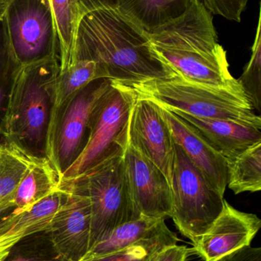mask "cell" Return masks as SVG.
I'll use <instances>...</instances> for the list:
<instances>
[{"mask_svg": "<svg viewBox=\"0 0 261 261\" xmlns=\"http://www.w3.org/2000/svg\"><path fill=\"white\" fill-rule=\"evenodd\" d=\"M63 191L64 200L54 216L50 231L54 245L63 257L81 261L90 248V199L80 192Z\"/></svg>", "mask_w": 261, "mask_h": 261, "instance_id": "obj_13", "label": "cell"}, {"mask_svg": "<svg viewBox=\"0 0 261 261\" xmlns=\"http://www.w3.org/2000/svg\"><path fill=\"white\" fill-rule=\"evenodd\" d=\"M78 60L93 61L105 79L124 85L174 75L153 50L150 34L117 7L83 14L75 41Z\"/></svg>", "mask_w": 261, "mask_h": 261, "instance_id": "obj_1", "label": "cell"}, {"mask_svg": "<svg viewBox=\"0 0 261 261\" xmlns=\"http://www.w3.org/2000/svg\"><path fill=\"white\" fill-rule=\"evenodd\" d=\"M59 46L60 72L75 62V41L84 12L81 0H49Z\"/></svg>", "mask_w": 261, "mask_h": 261, "instance_id": "obj_21", "label": "cell"}, {"mask_svg": "<svg viewBox=\"0 0 261 261\" xmlns=\"http://www.w3.org/2000/svg\"><path fill=\"white\" fill-rule=\"evenodd\" d=\"M168 228L165 219L142 216L115 228L104 240L93 245L81 261H91L151 239Z\"/></svg>", "mask_w": 261, "mask_h": 261, "instance_id": "obj_19", "label": "cell"}, {"mask_svg": "<svg viewBox=\"0 0 261 261\" xmlns=\"http://www.w3.org/2000/svg\"><path fill=\"white\" fill-rule=\"evenodd\" d=\"M12 208H0V216H3V215L5 214V213H6V212L9 211V210H12Z\"/></svg>", "mask_w": 261, "mask_h": 261, "instance_id": "obj_33", "label": "cell"}, {"mask_svg": "<svg viewBox=\"0 0 261 261\" xmlns=\"http://www.w3.org/2000/svg\"><path fill=\"white\" fill-rule=\"evenodd\" d=\"M250 0H202L207 10L229 21L241 22L243 12Z\"/></svg>", "mask_w": 261, "mask_h": 261, "instance_id": "obj_27", "label": "cell"}, {"mask_svg": "<svg viewBox=\"0 0 261 261\" xmlns=\"http://www.w3.org/2000/svg\"><path fill=\"white\" fill-rule=\"evenodd\" d=\"M191 249L186 246L170 245L156 253L151 261H185Z\"/></svg>", "mask_w": 261, "mask_h": 261, "instance_id": "obj_28", "label": "cell"}, {"mask_svg": "<svg viewBox=\"0 0 261 261\" xmlns=\"http://www.w3.org/2000/svg\"><path fill=\"white\" fill-rule=\"evenodd\" d=\"M64 192L58 190L37 202L27 211L12 210L0 220V257L6 260L12 248L26 237L50 231L54 216L64 200Z\"/></svg>", "mask_w": 261, "mask_h": 261, "instance_id": "obj_15", "label": "cell"}, {"mask_svg": "<svg viewBox=\"0 0 261 261\" xmlns=\"http://www.w3.org/2000/svg\"><path fill=\"white\" fill-rule=\"evenodd\" d=\"M9 261H64L60 260H44V259H35L27 258V257H21V256H17L15 258L12 259Z\"/></svg>", "mask_w": 261, "mask_h": 261, "instance_id": "obj_31", "label": "cell"}, {"mask_svg": "<svg viewBox=\"0 0 261 261\" xmlns=\"http://www.w3.org/2000/svg\"><path fill=\"white\" fill-rule=\"evenodd\" d=\"M0 138V208L14 207V197L29 166L35 159Z\"/></svg>", "mask_w": 261, "mask_h": 261, "instance_id": "obj_22", "label": "cell"}, {"mask_svg": "<svg viewBox=\"0 0 261 261\" xmlns=\"http://www.w3.org/2000/svg\"><path fill=\"white\" fill-rule=\"evenodd\" d=\"M59 73L58 58L15 69L2 138L25 154L48 158V138Z\"/></svg>", "mask_w": 261, "mask_h": 261, "instance_id": "obj_3", "label": "cell"}, {"mask_svg": "<svg viewBox=\"0 0 261 261\" xmlns=\"http://www.w3.org/2000/svg\"><path fill=\"white\" fill-rule=\"evenodd\" d=\"M171 111V110H170ZM197 128L227 161L261 141V125L224 119H205L172 111Z\"/></svg>", "mask_w": 261, "mask_h": 261, "instance_id": "obj_16", "label": "cell"}, {"mask_svg": "<svg viewBox=\"0 0 261 261\" xmlns=\"http://www.w3.org/2000/svg\"><path fill=\"white\" fill-rule=\"evenodd\" d=\"M228 163L227 186L234 194L261 190V141L251 146Z\"/></svg>", "mask_w": 261, "mask_h": 261, "instance_id": "obj_23", "label": "cell"}, {"mask_svg": "<svg viewBox=\"0 0 261 261\" xmlns=\"http://www.w3.org/2000/svg\"><path fill=\"white\" fill-rule=\"evenodd\" d=\"M6 1H7V0H0V22H1L2 20H3V15H4Z\"/></svg>", "mask_w": 261, "mask_h": 261, "instance_id": "obj_32", "label": "cell"}, {"mask_svg": "<svg viewBox=\"0 0 261 261\" xmlns=\"http://www.w3.org/2000/svg\"><path fill=\"white\" fill-rule=\"evenodd\" d=\"M220 261H261V248L245 247L228 254Z\"/></svg>", "mask_w": 261, "mask_h": 261, "instance_id": "obj_29", "label": "cell"}, {"mask_svg": "<svg viewBox=\"0 0 261 261\" xmlns=\"http://www.w3.org/2000/svg\"><path fill=\"white\" fill-rule=\"evenodd\" d=\"M157 107L175 142L180 146L188 159L205 178L225 195L228 179L226 158L191 124L173 112L159 105Z\"/></svg>", "mask_w": 261, "mask_h": 261, "instance_id": "obj_14", "label": "cell"}, {"mask_svg": "<svg viewBox=\"0 0 261 261\" xmlns=\"http://www.w3.org/2000/svg\"><path fill=\"white\" fill-rule=\"evenodd\" d=\"M59 189L80 192L90 199V248L120 225L142 216L132 199L124 155L104 161L78 177L63 182Z\"/></svg>", "mask_w": 261, "mask_h": 261, "instance_id": "obj_5", "label": "cell"}, {"mask_svg": "<svg viewBox=\"0 0 261 261\" xmlns=\"http://www.w3.org/2000/svg\"><path fill=\"white\" fill-rule=\"evenodd\" d=\"M177 236L167 228L161 234L139 241L127 248L91 261H147L170 245H177Z\"/></svg>", "mask_w": 261, "mask_h": 261, "instance_id": "obj_24", "label": "cell"}, {"mask_svg": "<svg viewBox=\"0 0 261 261\" xmlns=\"http://www.w3.org/2000/svg\"><path fill=\"white\" fill-rule=\"evenodd\" d=\"M194 0H117L116 7L147 33L179 18Z\"/></svg>", "mask_w": 261, "mask_h": 261, "instance_id": "obj_17", "label": "cell"}, {"mask_svg": "<svg viewBox=\"0 0 261 261\" xmlns=\"http://www.w3.org/2000/svg\"><path fill=\"white\" fill-rule=\"evenodd\" d=\"M111 81H93L78 92L57 119L49 142L47 158L60 177L78 159L89 136V123L93 107L110 87Z\"/></svg>", "mask_w": 261, "mask_h": 261, "instance_id": "obj_9", "label": "cell"}, {"mask_svg": "<svg viewBox=\"0 0 261 261\" xmlns=\"http://www.w3.org/2000/svg\"><path fill=\"white\" fill-rule=\"evenodd\" d=\"M59 173L48 158H35L20 182L14 197L15 212L30 210L37 202L59 189Z\"/></svg>", "mask_w": 261, "mask_h": 261, "instance_id": "obj_18", "label": "cell"}, {"mask_svg": "<svg viewBox=\"0 0 261 261\" xmlns=\"http://www.w3.org/2000/svg\"><path fill=\"white\" fill-rule=\"evenodd\" d=\"M174 141V140H173ZM170 187L172 219L179 232L195 244L221 214L225 198L174 141Z\"/></svg>", "mask_w": 261, "mask_h": 261, "instance_id": "obj_7", "label": "cell"}, {"mask_svg": "<svg viewBox=\"0 0 261 261\" xmlns=\"http://www.w3.org/2000/svg\"><path fill=\"white\" fill-rule=\"evenodd\" d=\"M152 257H151V258H150V260H147V261H151V260H152Z\"/></svg>", "mask_w": 261, "mask_h": 261, "instance_id": "obj_35", "label": "cell"}, {"mask_svg": "<svg viewBox=\"0 0 261 261\" xmlns=\"http://www.w3.org/2000/svg\"><path fill=\"white\" fill-rule=\"evenodd\" d=\"M100 79H105L104 73L96 63L87 60H78L68 68L60 72L57 80L55 100L48 138L47 151L55 122L64 107L86 86Z\"/></svg>", "mask_w": 261, "mask_h": 261, "instance_id": "obj_20", "label": "cell"}, {"mask_svg": "<svg viewBox=\"0 0 261 261\" xmlns=\"http://www.w3.org/2000/svg\"><path fill=\"white\" fill-rule=\"evenodd\" d=\"M260 12L255 40L252 46V55L245 67L243 73L238 82L243 89L253 109L260 111L261 107V34Z\"/></svg>", "mask_w": 261, "mask_h": 261, "instance_id": "obj_25", "label": "cell"}, {"mask_svg": "<svg viewBox=\"0 0 261 261\" xmlns=\"http://www.w3.org/2000/svg\"><path fill=\"white\" fill-rule=\"evenodd\" d=\"M128 141L160 169L170 184L174 141L157 105L150 99L136 98L130 114Z\"/></svg>", "mask_w": 261, "mask_h": 261, "instance_id": "obj_11", "label": "cell"}, {"mask_svg": "<svg viewBox=\"0 0 261 261\" xmlns=\"http://www.w3.org/2000/svg\"><path fill=\"white\" fill-rule=\"evenodd\" d=\"M260 227L257 215L239 211L225 200L221 214L193 244L191 251L204 261H220L234 251L251 246Z\"/></svg>", "mask_w": 261, "mask_h": 261, "instance_id": "obj_12", "label": "cell"}, {"mask_svg": "<svg viewBox=\"0 0 261 261\" xmlns=\"http://www.w3.org/2000/svg\"><path fill=\"white\" fill-rule=\"evenodd\" d=\"M150 38L158 58L175 75L208 85L235 82L211 14L201 0H194L185 13L158 28Z\"/></svg>", "mask_w": 261, "mask_h": 261, "instance_id": "obj_2", "label": "cell"}, {"mask_svg": "<svg viewBox=\"0 0 261 261\" xmlns=\"http://www.w3.org/2000/svg\"><path fill=\"white\" fill-rule=\"evenodd\" d=\"M125 86L137 97L150 99L171 111L261 125L260 116L254 113L238 80L230 85H208L174 74Z\"/></svg>", "mask_w": 261, "mask_h": 261, "instance_id": "obj_4", "label": "cell"}, {"mask_svg": "<svg viewBox=\"0 0 261 261\" xmlns=\"http://www.w3.org/2000/svg\"><path fill=\"white\" fill-rule=\"evenodd\" d=\"M17 65L11 56L5 33L3 20L0 22V138L3 137V125L7 109L12 76Z\"/></svg>", "mask_w": 261, "mask_h": 261, "instance_id": "obj_26", "label": "cell"}, {"mask_svg": "<svg viewBox=\"0 0 261 261\" xmlns=\"http://www.w3.org/2000/svg\"><path fill=\"white\" fill-rule=\"evenodd\" d=\"M83 12L102 7H116L117 0H81Z\"/></svg>", "mask_w": 261, "mask_h": 261, "instance_id": "obj_30", "label": "cell"}, {"mask_svg": "<svg viewBox=\"0 0 261 261\" xmlns=\"http://www.w3.org/2000/svg\"><path fill=\"white\" fill-rule=\"evenodd\" d=\"M124 161L132 199L141 216L164 219L171 218V187L160 169L129 141Z\"/></svg>", "mask_w": 261, "mask_h": 261, "instance_id": "obj_10", "label": "cell"}, {"mask_svg": "<svg viewBox=\"0 0 261 261\" xmlns=\"http://www.w3.org/2000/svg\"><path fill=\"white\" fill-rule=\"evenodd\" d=\"M3 24L11 56L17 66L60 60L49 0H7Z\"/></svg>", "mask_w": 261, "mask_h": 261, "instance_id": "obj_8", "label": "cell"}, {"mask_svg": "<svg viewBox=\"0 0 261 261\" xmlns=\"http://www.w3.org/2000/svg\"><path fill=\"white\" fill-rule=\"evenodd\" d=\"M136 98L130 87L111 81L90 115L85 147L63 173L61 184L78 177L104 161L124 155L128 144L130 114Z\"/></svg>", "mask_w": 261, "mask_h": 261, "instance_id": "obj_6", "label": "cell"}, {"mask_svg": "<svg viewBox=\"0 0 261 261\" xmlns=\"http://www.w3.org/2000/svg\"><path fill=\"white\" fill-rule=\"evenodd\" d=\"M6 260H4V259H3V258H1V257H0V261H5Z\"/></svg>", "mask_w": 261, "mask_h": 261, "instance_id": "obj_34", "label": "cell"}]
</instances>
